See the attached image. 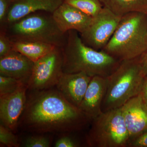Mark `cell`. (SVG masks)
<instances>
[{
	"label": "cell",
	"mask_w": 147,
	"mask_h": 147,
	"mask_svg": "<svg viewBox=\"0 0 147 147\" xmlns=\"http://www.w3.org/2000/svg\"><path fill=\"white\" fill-rule=\"evenodd\" d=\"M18 127L35 133H67L80 130L89 119L57 88L30 91Z\"/></svg>",
	"instance_id": "obj_1"
},
{
	"label": "cell",
	"mask_w": 147,
	"mask_h": 147,
	"mask_svg": "<svg viewBox=\"0 0 147 147\" xmlns=\"http://www.w3.org/2000/svg\"><path fill=\"white\" fill-rule=\"evenodd\" d=\"M78 33L73 30L68 31L65 42L61 47L63 73L83 72L91 77L110 76L121 61L102 50L88 46Z\"/></svg>",
	"instance_id": "obj_2"
},
{
	"label": "cell",
	"mask_w": 147,
	"mask_h": 147,
	"mask_svg": "<svg viewBox=\"0 0 147 147\" xmlns=\"http://www.w3.org/2000/svg\"><path fill=\"white\" fill-rule=\"evenodd\" d=\"M147 50V14L131 12L122 16L102 51L120 61L139 57Z\"/></svg>",
	"instance_id": "obj_3"
},
{
	"label": "cell",
	"mask_w": 147,
	"mask_h": 147,
	"mask_svg": "<svg viewBox=\"0 0 147 147\" xmlns=\"http://www.w3.org/2000/svg\"><path fill=\"white\" fill-rule=\"evenodd\" d=\"M11 41L44 42L61 47L67 32L62 31L53 13L38 11L0 28Z\"/></svg>",
	"instance_id": "obj_4"
},
{
	"label": "cell",
	"mask_w": 147,
	"mask_h": 147,
	"mask_svg": "<svg viewBox=\"0 0 147 147\" xmlns=\"http://www.w3.org/2000/svg\"><path fill=\"white\" fill-rule=\"evenodd\" d=\"M145 76L139 57L121 61L107 77L108 85L102 106V112L119 108L142 90Z\"/></svg>",
	"instance_id": "obj_5"
},
{
	"label": "cell",
	"mask_w": 147,
	"mask_h": 147,
	"mask_svg": "<svg viewBox=\"0 0 147 147\" xmlns=\"http://www.w3.org/2000/svg\"><path fill=\"white\" fill-rule=\"evenodd\" d=\"M86 140L90 147L128 146L129 136L121 108L102 112L94 119Z\"/></svg>",
	"instance_id": "obj_6"
},
{
	"label": "cell",
	"mask_w": 147,
	"mask_h": 147,
	"mask_svg": "<svg viewBox=\"0 0 147 147\" xmlns=\"http://www.w3.org/2000/svg\"><path fill=\"white\" fill-rule=\"evenodd\" d=\"M63 57L59 47L37 61L27 84L28 90H42L56 86L63 73Z\"/></svg>",
	"instance_id": "obj_7"
},
{
	"label": "cell",
	"mask_w": 147,
	"mask_h": 147,
	"mask_svg": "<svg viewBox=\"0 0 147 147\" xmlns=\"http://www.w3.org/2000/svg\"><path fill=\"white\" fill-rule=\"evenodd\" d=\"M121 18L103 7L99 13L93 17L86 30L80 34L83 42L95 50H102L113 36Z\"/></svg>",
	"instance_id": "obj_8"
},
{
	"label": "cell",
	"mask_w": 147,
	"mask_h": 147,
	"mask_svg": "<svg viewBox=\"0 0 147 147\" xmlns=\"http://www.w3.org/2000/svg\"><path fill=\"white\" fill-rule=\"evenodd\" d=\"M27 84H22L15 91L0 96L1 123L15 133L23 114L27 98Z\"/></svg>",
	"instance_id": "obj_9"
},
{
	"label": "cell",
	"mask_w": 147,
	"mask_h": 147,
	"mask_svg": "<svg viewBox=\"0 0 147 147\" xmlns=\"http://www.w3.org/2000/svg\"><path fill=\"white\" fill-rule=\"evenodd\" d=\"M120 108L129 142L147 131V105L140 94L129 100Z\"/></svg>",
	"instance_id": "obj_10"
},
{
	"label": "cell",
	"mask_w": 147,
	"mask_h": 147,
	"mask_svg": "<svg viewBox=\"0 0 147 147\" xmlns=\"http://www.w3.org/2000/svg\"><path fill=\"white\" fill-rule=\"evenodd\" d=\"M92 77L83 72H63L56 88L69 102L79 108Z\"/></svg>",
	"instance_id": "obj_11"
},
{
	"label": "cell",
	"mask_w": 147,
	"mask_h": 147,
	"mask_svg": "<svg viewBox=\"0 0 147 147\" xmlns=\"http://www.w3.org/2000/svg\"><path fill=\"white\" fill-rule=\"evenodd\" d=\"M107 85V77L100 76L92 77L79 108L89 119L93 120L102 113V104Z\"/></svg>",
	"instance_id": "obj_12"
},
{
	"label": "cell",
	"mask_w": 147,
	"mask_h": 147,
	"mask_svg": "<svg viewBox=\"0 0 147 147\" xmlns=\"http://www.w3.org/2000/svg\"><path fill=\"white\" fill-rule=\"evenodd\" d=\"M53 18L61 30L64 33L73 30L80 34L89 27L93 17L64 2L53 13Z\"/></svg>",
	"instance_id": "obj_13"
},
{
	"label": "cell",
	"mask_w": 147,
	"mask_h": 147,
	"mask_svg": "<svg viewBox=\"0 0 147 147\" xmlns=\"http://www.w3.org/2000/svg\"><path fill=\"white\" fill-rule=\"evenodd\" d=\"M34 62L16 50L0 57V75L14 78L27 84Z\"/></svg>",
	"instance_id": "obj_14"
},
{
	"label": "cell",
	"mask_w": 147,
	"mask_h": 147,
	"mask_svg": "<svg viewBox=\"0 0 147 147\" xmlns=\"http://www.w3.org/2000/svg\"><path fill=\"white\" fill-rule=\"evenodd\" d=\"M65 0H13L5 22V25L14 22L28 14L38 11L53 13Z\"/></svg>",
	"instance_id": "obj_15"
},
{
	"label": "cell",
	"mask_w": 147,
	"mask_h": 147,
	"mask_svg": "<svg viewBox=\"0 0 147 147\" xmlns=\"http://www.w3.org/2000/svg\"><path fill=\"white\" fill-rule=\"evenodd\" d=\"M103 7L122 17L131 12L147 14V0H99Z\"/></svg>",
	"instance_id": "obj_16"
},
{
	"label": "cell",
	"mask_w": 147,
	"mask_h": 147,
	"mask_svg": "<svg viewBox=\"0 0 147 147\" xmlns=\"http://www.w3.org/2000/svg\"><path fill=\"white\" fill-rule=\"evenodd\" d=\"M16 50L35 62L56 49L57 46L44 42L31 41H11Z\"/></svg>",
	"instance_id": "obj_17"
},
{
	"label": "cell",
	"mask_w": 147,
	"mask_h": 147,
	"mask_svg": "<svg viewBox=\"0 0 147 147\" xmlns=\"http://www.w3.org/2000/svg\"><path fill=\"white\" fill-rule=\"evenodd\" d=\"M64 2L92 17L99 13L103 7L99 0H65Z\"/></svg>",
	"instance_id": "obj_18"
},
{
	"label": "cell",
	"mask_w": 147,
	"mask_h": 147,
	"mask_svg": "<svg viewBox=\"0 0 147 147\" xmlns=\"http://www.w3.org/2000/svg\"><path fill=\"white\" fill-rule=\"evenodd\" d=\"M24 84L14 78L0 75V96L13 92Z\"/></svg>",
	"instance_id": "obj_19"
},
{
	"label": "cell",
	"mask_w": 147,
	"mask_h": 147,
	"mask_svg": "<svg viewBox=\"0 0 147 147\" xmlns=\"http://www.w3.org/2000/svg\"><path fill=\"white\" fill-rule=\"evenodd\" d=\"M14 132L8 127L0 124V143L7 147L20 146L18 138L14 134Z\"/></svg>",
	"instance_id": "obj_20"
},
{
	"label": "cell",
	"mask_w": 147,
	"mask_h": 147,
	"mask_svg": "<svg viewBox=\"0 0 147 147\" xmlns=\"http://www.w3.org/2000/svg\"><path fill=\"white\" fill-rule=\"evenodd\" d=\"M36 135L28 137L23 142L22 146L25 147H49L51 145V139L44 134H36Z\"/></svg>",
	"instance_id": "obj_21"
},
{
	"label": "cell",
	"mask_w": 147,
	"mask_h": 147,
	"mask_svg": "<svg viewBox=\"0 0 147 147\" xmlns=\"http://www.w3.org/2000/svg\"><path fill=\"white\" fill-rule=\"evenodd\" d=\"M13 50L12 42L3 32L0 31V57Z\"/></svg>",
	"instance_id": "obj_22"
},
{
	"label": "cell",
	"mask_w": 147,
	"mask_h": 147,
	"mask_svg": "<svg viewBox=\"0 0 147 147\" xmlns=\"http://www.w3.org/2000/svg\"><path fill=\"white\" fill-rule=\"evenodd\" d=\"M13 0H0V27L5 22Z\"/></svg>",
	"instance_id": "obj_23"
},
{
	"label": "cell",
	"mask_w": 147,
	"mask_h": 147,
	"mask_svg": "<svg viewBox=\"0 0 147 147\" xmlns=\"http://www.w3.org/2000/svg\"><path fill=\"white\" fill-rule=\"evenodd\" d=\"M79 146L77 142L67 135H64L59 138L55 144V147H76Z\"/></svg>",
	"instance_id": "obj_24"
},
{
	"label": "cell",
	"mask_w": 147,
	"mask_h": 147,
	"mask_svg": "<svg viewBox=\"0 0 147 147\" xmlns=\"http://www.w3.org/2000/svg\"><path fill=\"white\" fill-rule=\"evenodd\" d=\"M128 146L131 147H147V131L139 137L131 140Z\"/></svg>",
	"instance_id": "obj_25"
},
{
	"label": "cell",
	"mask_w": 147,
	"mask_h": 147,
	"mask_svg": "<svg viewBox=\"0 0 147 147\" xmlns=\"http://www.w3.org/2000/svg\"><path fill=\"white\" fill-rule=\"evenodd\" d=\"M139 62L145 77L147 76V50L139 57Z\"/></svg>",
	"instance_id": "obj_26"
},
{
	"label": "cell",
	"mask_w": 147,
	"mask_h": 147,
	"mask_svg": "<svg viewBox=\"0 0 147 147\" xmlns=\"http://www.w3.org/2000/svg\"><path fill=\"white\" fill-rule=\"evenodd\" d=\"M140 94L143 100L147 105V76L145 77Z\"/></svg>",
	"instance_id": "obj_27"
}]
</instances>
